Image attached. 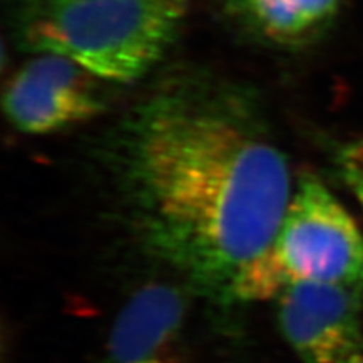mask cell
Here are the masks:
<instances>
[{
  "mask_svg": "<svg viewBox=\"0 0 363 363\" xmlns=\"http://www.w3.org/2000/svg\"><path fill=\"white\" fill-rule=\"evenodd\" d=\"M100 82L82 65L64 56L38 53L11 79L4 111L25 133H53L97 117L106 99Z\"/></svg>",
  "mask_w": 363,
  "mask_h": 363,
  "instance_id": "277c9868",
  "label": "cell"
},
{
  "mask_svg": "<svg viewBox=\"0 0 363 363\" xmlns=\"http://www.w3.org/2000/svg\"><path fill=\"white\" fill-rule=\"evenodd\" d=\"M240 2H241V0H240Z\"/></svg>",
  "mask_w": 363,
  "mask_h": 363,
  "instance_id": "8fae6325",
  "label": "cell"
},
{
  "mask_svg": "<svg viewBox=\"0 0 363 363\" xmlns=\"http://www.w3.org/2000/svg\"><path fill=\"white\" fill-rule=\"evenodd\" d=\"M353 191H354V194H356V197L359 199V201H360V204H362V208H363V185L353 188Z\"/></svg>",
  "mask_w": 363,
  "mask_h": 363,
  "instance_id": "30bf717a",
  "label": "cell"
},
{
  "mask_svg": "<svg viewBox=\"0 0 363 363\" xmlns=\"http://www.w3.org/2000/svg\"><path fill=\"white\" fill-rule=\"evenodd\" d=\"M348 363H363V342H362V345L357 348V351L353 354V357H351V359L348 360Z\"/></svg>",
  "mask_w": 363,
  "mask_h": 363,
  "instance_id": "9c48e42d",
  "label": "cell"
},
{
  "mask_svg": "<svg viewBox=\"0 0 363 363\" xmlns=\"http://www.w3.org/2000/svg\"><path fill=\"white\" fill-rule=\"evenodd\" d=\"M339 168L351 188L363 185V136L340 150Z\"/></svg>",
  "mask_w": 363,
  "mask_h": 363,
  "instance_id": "ba28073f",
  "label": "cell"
},
{
  "mask_svg": "<svg viewBox=\"0 0 363 363\" xmlns=\"http://www.w3.org/2000/svg\"><path fill=\"white\" fill-rule=\"evenodd\" d=\"M186 300L176 286L149 283L123 306L94 363H186Z\"/></svg>",
  "mask_w": 363,
  "mask_h": 363,
  "instance_id": "8992f818",
  "label": "cell"
},
{
  "mask_svg": "<svg viewBox=\"0 0 363 363\" xmlns=\"http://www.w3.org/2000/svg\"><path fill=\"white\" fill-rule=\"evenodd\" d=\"M109 168L147 252L223 301H233L294 192L255 99L197 76L169 79L132 106L112 135Z\"/></svg>",
  "mask_w": 363,
  "mask_h": 363,
  "instance_id": "6da1fadb",
  "label": "cell"
},
{
  "mask_svg": "<svg viewBox=\"0 0 363 363\" xmlns=\"http://www.w3.org/2000/svg\"><path fill=\"white\" fill-rule=\"evenodd\" d=\"M186 0H21L25 49L64 56L111 84H132L162 61L179 35Z\"/></svg>",
  "mask_w": 363,
  "mask_h": 363,
  "instance_id": "7a4b0ae2",
  "label": "cell"
},
{
  "mask_svg": "<svg viewBox=\"0 0 363 363\" xmlns=\"http://www.w3.org/2000/svg\"><path fill=\"white\" fill-rule=\"evenodd\" d=\"M301 280L363 289V235L313 174L300 176L276 235L236 281L233 301L274 300Z\"/></svg>",
  "mask_w": 363,
  "mask_h": 363,
  "instance_id": "3957f363",
  "label": "cell"
},
{
  "mask_svg": "<svg viewBox=\"0 0 363 363\" xmlns=\"http://www.w3.org/2000/svg\"><path fill=\"white\" fill-rule=\"evenodd\" d=\"M274 300L280 330L303 363H348L362 345V288L301 280Z\"/></svg>",
  "mask_w": 363,
  "mask_h": 363,
  "instance_id": "5b68a950",
  "label": "cell"
},
{
  "mask_svg": "<svg viewBox=\"0 0 363 363\" xmlns=\"http://www.w3.org/2000/svg\"><path fill=\"white\" fill-rule=\"evenodd\" d=\"M255 28L276 43L297 44L332 21L340 0H241Z\"/></svg>",
  "mask_w": 363,
  "mask_h": 363,
  "instance_id": "52a82bcc",
  "label": "cell"
}]
</instances>
